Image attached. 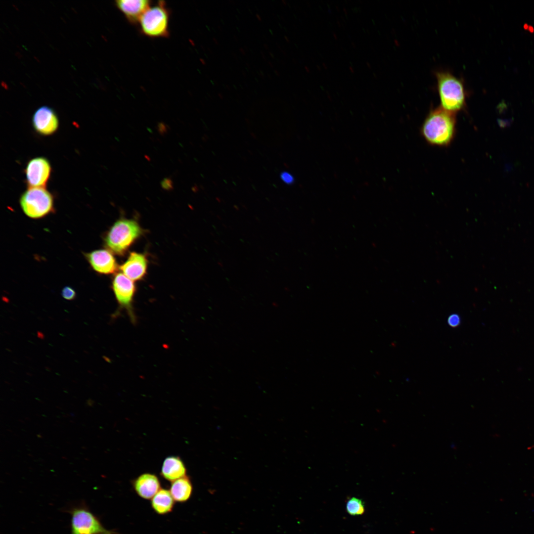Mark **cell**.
Masks as SVG:
<instances>
[{"label": "cell", "mask_w": 534, "mask_h": 534, "mask_svg": "<svg viewBox=\"0 0 534 534\" xmlns=\"http://www.w3.org/2000/svg\"><path fill=\"white\" fill-rule=\"evenodd\" d=\"M32 125L39 134L48 136L56 133L59 128V119L54 110L47 106L38 108L32 116Z\"/></svg>", "instance_id": "9c48e42d"}, {"label": "cell", "mask_w": 534, "mask_h": 534, "mask_svg": "<svg viewBox=\"0 0 534 534\" xmlns=\"http://www.w3.org/2000/svg\"><path fill=\"white\" fill-rule=\"evenodd\" d=\"M51 171V164L45 157H38L29 160L24 171L28 187L45 188Z\"/></svg>", "instance_id": "ba28073f"}, {"label": "cell", "mask_w": 534, "mask_h": 534, "mask_svg": "<svg viewBox=\"0 0 534 534\" xmlns=\"http://www.w3.org/2000/svg\"><path fill=\"white\" fill-rule=\"evenodd\" d=\"M193 487L189 479L186 476L177 479L171 485L170 491L175 501L184 502L191 497Z\"/></svg>", "instance_id": "2e32d148"}, {"label": "cell", "mask_w": 534, "mask_h": 534, "mask_svg": "<svg viewBox=\"0 0 534 534\" xmlns=\"http://www.w3.org/2000/svg\"><path fill=\"white\" fill-rule=\"evenodd\" d=\"M282 2H283L284 3H286V1H285L284 0H282Z\"/></svg>", "instance_id": "e575fe53"}, {"label": "cell", "mask_w": 534, "mask_h": 534, "mask_svg": "<svg viewBox=\"0 0 534 534\" xmlns=\"http://www.w3.org/2000/svg\"><path fill=\"white\" fill-rule=\"evenodd\" d=\"M61 295L65 299L70 301L75 299L76 292L71 287L66 286L62 290Z\"/></svg>", "instance_id": "ac0fdd59"}, {"label": "cell", "mask_w": 534, "mask_h": 534, "mask_svg": "<svg viewBox=\"0 0 534 534\" xmlns=\"http://www.w3.org/2000/svg\"><path fill=\"white\" fill-rule=\"evenodd\" d=\"M19 202L24 213L32 219L44 217L54 211L53 196L44 187H28Z\"/></svg>", "instance_id": "5b68a950"}, {"label": "cell", "mask_w": 534, "mask_h": 534, "mask_svg": "<svg viewBox=\"0 0 534 534\" xmlns=\"http://www.w3.org/2000/svg\"><path fill=\"white\" fill-rule=\"evenodd\" d=\"M268 63L270 65L271 67H273V65L272 63V62H271L270 61H268Z\"/></svg>", "instance_id": "4dcf8cb0"}, {"label": "cell", "mask_w": 534, "mask_h": 534, "mask_svg": "<svg viewBox=\"0 0 534 534\" xmlns=\"http://www.w3.org/2000/svg\"><path fill=\"white\" fill-rule=\"evenodd\" d=\"M497 123L499 126L501 128H505L508 127H510L513 121V118L506 119H498L497 120Z\"/></svg>", "instance_id": "603a6c76"}, {"label": "cell", "mask_w": 534, "mask_h": 534, "mask_svg": "<svg viewBox=\"0 0 534 534\" xmlns=\"http://www.w3.org/2000/svg\"><path fill=\"white\" fill-rule=\"evenodd\" d=\"M239 50H240V52H241V53H242V54H245V53H246V52H245V50H244V49H243L242 48L240 47V48H239Z\"/></svg>", "instance_id": "83f0119b"}, {"label": "cell", "mask_w": 534, "mask_h": 534, "mask_svg": "<svg viewBox=\"0 0 534 534\" xmlns=\"http://www.w3.org/2000/svg\"><path fill=\"white\" fill-rule=\"evenodd\" d=\"M175 501L170 491L161 489L151 499V505L156 513L164 515L173 510Z\"/></svg>", "instance_id": "9a60e30c"}, {"label": "cell", "mask_w": 534, "mask_h": 534, "mask_svg": "<svg viewBox=\"0 0 534 534\" xmlns=\"http://www.w3.org/2000/svg\"><path fill=\"white\" fill-rule=\"evenodd\" d=\"M142 234V229L136 221L122 218L108 231L104 238L105 244L112 253L122 256Z\"/></svg>", "instance_id": "7a4b0ae2"}, {"label": "cell", "mask_w": 534, "mask_h": 534, "mask_svg": "<svg viewBox=\"0 0 534 534\" xmlns=\"http://www.w3.org/2000/svg\"><path fill=\"white\" fill-rule=\"evenodd\" d=\"M274 72H275V74H276L277 75H278V76H279L280 74H279V72H278V71H277V70H274Z\"/></svg>", "instance_id": "f1b7e54d"}, {"label": "cell", "mask_w": 534, "mask_h": 534, "mask_svg": "<svg viewBox=\"0 0 534 534\" xmlns=\"http://www.w3.org/2000/svg\"><path fill=\"white\" fill-rule=\"evenodd\" d=\"M169 20V10L165 1L160 0L144 12L138 23L143 35L150 38H167L170 35Z\"/></svg>", "instance_id": "277c9868"}, {"label": "cell", "mask_w": 534, "mask_h": 534, "mask_svg": "<svg viewBox=\"0 0 534 534\" xmlns=\"http://www.w3.org/2000/svg\"><path fill=\"white\" fill-rule=\"evenodd\" d=\"M284 38H285V39H286V41H287V42H288V41H289V40H288V38H287V37H286V36H284Z\"/></svg>", "instance_id": "d6a6232c"}, {"label": "cell", "mask_w": 534, "mask_h": 534, "mask_svg": "<svg viewBox=\"0 0 534 534\" xmlns=\"http://www.w3.org/2000/svg\"><path fill=\"white\" fill-rule=\"evenodd\" d=\"M447 323L451 327H457L460 323L459 316L456 313L451 314L447 319Z\"/></svg>", "instance_id": "ffe728a7"}, {"label": "cell", "mask_w": 534, "mask_h": 534, "mask_svg": "<svg viewBox=\"0 0 534 534\" xmlns=\"http://www.w3.org/2000/svg\"><path fill=\"white\" fill-rule=\"evenodd\" d=\"M86 256L91 267L99 273L112 274L118 268L116 259L109 250H94L87 254Z\"/></svg>", "instance_id": "30bf717a"}, {"label": "cell", "mask_w": 534, "mask_h": 534, "mask_svg": "<svg viewBox=\"0 0 534 534\" xmlns=\"http://www.w3.org/2000/svg\"><path fill=\"white\" fill-rule=\"evenodd\" d=\"M133 486L136 493L145 499H151L161 489L158 477L151 473L139 476L134 480Z\"/></svg>", "instance_id": "4fadbf2b"}, {"label": "cell", "mask_w": 534, "mask_h": 534, "mask_svg": "<svg viewBox=\"0 0 534 534\" xmlns=\"http://www.w3.org/2000/svg\"><path fill=\"white\" fill-rule=\"evenodd\" d=\"M213 39L214 40V41L215 42V43H216V44H219V42H218V40H217V39H216V38H214Z\"/></svg>", "instance_id": "f546056e"}, {"label": "cell", "mask_w": 534, "mask_h": 534, "mask_svg": "<svg viewBox=\"0 0 534 534\" xmlns=\"http://www.w3.org/2000/svg\"><path fill=\"white\" fill-rule=\"evenodd\" d=\"M456 131L455 113L441 107L431 110L421 128L426 141L431 145L447 146L452 141Z\"/></svg>", "instance_id": "6da1fadb"}, {"label": "cell", "mask_w": 534, "mask_h": 534, "mask_svg": "<svg viewBox=\"0 0 534 534\" xmlns=\"http://www.w3.org/2000/svg\"><path fill=\"white\" fill-rule=\"evenodd\" d=\"M256 16L259 21H261L262 20V18L259 14H256Z\"/></svg>", "instance_id": "4316f807"}, {"label": "cell", "mask_w": 534, "mask_h": 534, "mask_svg": "<svg viewBox=\"0 0 534 534\" xmlns=\"http://www.w3.org/2000/svg\"><path fill=\"white\" fill-rule=\"evenodd\" d=\"M281 179L286 183L292 184L294 180L293 176L287 172H283L280 174Z\"/></svg>", "instance_id": "44dd1931"}, {"label": "cell", "mask_w": 534, "mask_h": 534, "mask_svg": "<svg viewBox=\"0 0 534 534\" xmlns=\"http://www.w3.org/2000/svg\"><path fill=\"white\" fill-rule=\"evenodd\" d=\"M185 466L178 456H169L164 461L161 475L165 479L173 482L177 479L185 476Z\"/></svg>", "instance_id": "5bb4252c"}, {"label": "cell", "mask_w": 534, "mask_h": 534, "mask_svg": "<svg viewBox=\"0 0 534 534\" xmlns=\"http://www.w3.org/2000/svg\"><path fill=\"white\" fill-rule=\"evenodd\" d=\"M264 46H265V47L266 48H267V49H268V46H267V45L266 44H264Z\"/></svg>", "instance_id": "1f68e13d"}, {"label": "cell", "mask_w": 534, "mask_h": 534, "mask_svg": "<svg viewBox=\"0 0 534 534\" xmlns=\"http://www.w3.org/2000/svg\"><path fill=\"white\" fill-rule=\"evenodd\" d=\"M112 288L119 309L125 311L132 322L134 323L136 319L133 308L136 291L134 281L123 273H118L113 278Z\"/></svg>", "instance_id": "8992f818"}, {"label": "cell", "mask_w": 534, "mask_h": 534, "mask_svg": "<svg viewBox=\"0 0 534 534\" xmlns=\"http://www.w3.org/2000/svg\"><path fill=\"white\" fill-rule=\"evenodd\" d=\"M151 2L148 0H118L115 1V5L131 24H136L151 5Z\"/></svg>", "instance_id": "7c38bea8"}, {"label": "cell", "mask_w": 534, "mask_h": 534, "mask_svg": "<svg viewBox=\"0 0 534 534\" xmlns=\"http://www.w3.org/2000/svg\"><path fill=\"white\" fill-rule=\"evenodd\" d=\"M529 26L527 23H525L524 26H523V27H524V29H525V30H528V28H529Z\"/></svg>", "instance_id": "484cf974"}, {"label": "cell", "mask_w": 534, "mask_h": 534, "mask_svg": "<svg viewBox=\"0 0 534 534\" xmlns=\"http://www.w3.org/2000/svg\"><path fill=\"white\" fill-rule=\"evenodd\" d=\"M507 109V104L504 100H502L496 107V111L499 114H505L506 112Z\"/></svg>", "instance_id": "cb8c5ba5"}, {"label": "cell", "mask_w": 534, "mask_h": 534, "mask_svg": "<svg viewBox=\"0 0 534 534\" xmlns=\"http://www.w3.org/2000/svg\"><path fill=\"white\" fill-rule=\"evenodd\" d=\"M71 534H112L89 509L80 507L71 513Z\"/></svg>", "instance_id": "52a82bcc"}, {"label": "cell", "mask_w": 534, "mask_h": 534, "mask_svg": "<svg viewBox=\"0 0 534 534\" xmlns=\"http://www.w3.org/2000/svg\"><path fill=\"white\" fill-rule=\"evenodd\" d=\"M162 188L166 191H171L174 189V183L170 178H165L160 182Z\"/></svg>", "instance_id": "d6986e66"}, {"label": "cell", "mask_w": 534, "mask_h": 534, "mask_svg": "<svg viewBox=\"0 0 534 534\" xmlns=\"http://www.w3.org/2000/svg\"><path fill=\"white\" fill-rule=\"evenodd\" d=\"M147 267L148 260L145 254L132 252L119 268L122 273L135 281L141 280L145 276Z\"/></svg>", "instance_id": "8fae6325"}, {"label": "cell", "mask_w": 534, "mask_h": 534, "mask_svg": "<svg viewBox=\"0 0 534 534\" xmlns=\"http://www.w3.org/2000/svg\"><path fill=\"white\" fill-rule=\"evenodd\" d=\"M528 30L531 33H534V28L532 26H529Z\"/></svg>", "instance_id": "d4e9b609"}, {"label": "cell", "mask_w": 534, "mask_h": 534, "mask_svg": "<svg viewBox=\"0 0 534 534\" xmlns=\"http://www.w3.org/2000/svg\"><path fill=\"white\" fill-rule=\"evenodd\" d=\"M269 53L271 55V57H273V54L271 52H269Z\"/></svg>", "instance_id": "836d02e7"}, {"label": "cell", "mask_w": 534, "mask_h": 534, "mask_svg": "<svg viewBox=\"0 0 534 534\" xmlns=\"http://www.w3.org/2000/svg\"><path fill=\"white\" fill-rule=\"evenodd\" d=\"M157 129L160 135H164L168 133V126L164 122H160L157 124Z\"/></svg>", "instance_id": "7402d4cb"}, {"label": "cell", "mask_w": 534, "mask_h": 534, "mask_svg": "<svg viewBox=\"0 0 534 534\" xmlns=\"http://www.w3.org/2000/svg\"><path fill=\"white\" fill-rule=\"evenodd\" d=\"M346 510L347 512L351 515H361L364 512V503L359 498L355 497H351L347 502Z\"/></svg>", "instance_id": "e0dca14e"}, {"label": "cell", "mask_w": 534, "mask_h": 534, "mask_svg": "<svg viewBox=\"0 0 534 534\" xmlns=\"http://www.w3.org/2000/svg\"><path fill=\"white\" fill-rule=\"evenodd\" d=\"M437 89L441 108L455 113L466 103V92L462 82L449 72L436 73Z\"/></svg>", "instance_id": "3957f363"}]
</instances>
